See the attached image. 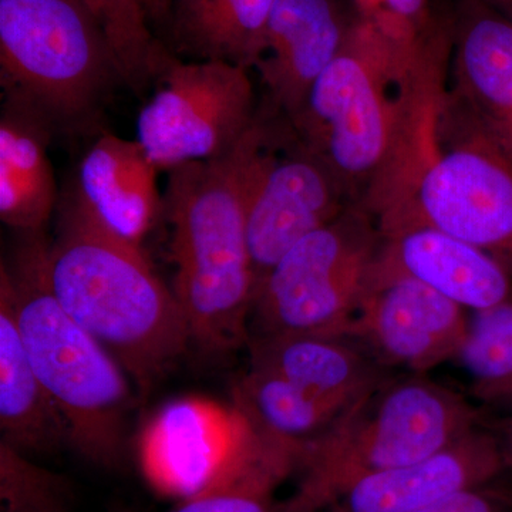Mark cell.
<instances>
[{"label":"cell","mask_w":512,"mask_h":512,"mask_svg":"<svg viewBox=\"0 0 512 512\" xmlns=\"http://www.w3.org/2000/svg\"><path fill=\"white\" fill-rule=\"evenodd\" d=\"M234 396L235 409L256 434L293 454L340 416L284 377L261 367L249 366Z\"/></svg>","instance_id":"cell-22"},{"label":"cell","mask_w":512,"mask_h":512,"mask_svg":"<svg viewBox=\"0 0 512 512\" xmlns=\"http://www.w3.org/2000/svg\"><path fill=\"white\" fill-rule=\"evenodd\" d=\"M380 235L430 227L470 242L512 276V154L458 101L436 92L362 202Z\"/></svg>","instance_id":"cell-2"},{"label":"cell","mask_w":512,"mask_h":512,"mask_svg":"<svg viewBox=\"0 0 512 512\" xmlns=\"http://www.w3.org/2000/svg\"><path fill=\"white\" fill-rule=\"evenodd\" d=\"M500 441L504 451L505 463H507L508 470H512V417L505 426Z\"/></svg>","instance_id":"cell-29"},{"label":"cell","mask_w":512,"mask_h":512,"mask_svg":"<svg viewBox=\"0 0 512 512\" xmlns=\"http://www.w3.org/2000/svg\"><path fill=\"white\" fill-rule=\"evenodd\" d=\"M256 123L224 156L168 171L174 295L191 342L222 355L249 339L258 278L248 242V202L271 151Z\"/></svg>","instance_id":"cell-3"},{"label":"cell","mask_w":512,"mask_h":512,"mask_svg":"<svg viewBox=\"0 0 512 512\" xmlns=\"http://www.w3.org/2000/svg\"><path fill=\"white\" fill-rule=\"evenodd\" d=\"M466 309L412 278L370 281L348 339L384 367L424 375L456 359L468 332Z\"/></svg>","instance_id":"cell-10"},{"label":"cell","mask_w":512,"mask_h":512,"mask_svg":"<svg viewBox=\"0 0 512 512\" xmlns=\"http://www.w3.org/2000/svg\"><path fill=\"white\" fill-rule=\"evenodd\" d=\"M507 470L500 437L477 427L430 456L357 481L322 512H417Z\"/></svg>","instance_id":"cell-13"},{"label":"cell","mask_w":512,"mask_h":512,"mask_svg":"<svg viewBox=\"0 0 512 512\" xmlns=\"http://www.w3.org/2000/svg\"><path fill=\"white\" fill-rule=\"evenodd\" d=\"M478 427L460 394L423 375L384 377L295 453V490L276 512H322L363 478L413 463Z\"/></svg>","instance_id":"cell-5"},{"label":"cell","mask_w":512,"mask_h":512,"mask_svg":"<svg viewBox=\"0 0 512 512\" xmlns=\"http://www.w3.org/2000/svg\"><path fill=\"white\" fill-rule=\"evenodd\" d=\"M52 126L35 107L6 99L0 120V220L25 237L42 234L56 205L47 153Z\"/></svg>","instance_id":"cell-19"},{"label":"cell","mask_w":512,"mask_h":512,"mask_svg":"<svg viewBox=\"0 0 512 512\" xmlns=\"http://www.w3.org/2000/svg\"><path fill=\"white\" fill-rule=\"evenodd\" d=\"M484 2L512 22V0H484Z\"/></svg>","instance_id":"cell-30"},{"label":"cell","mask_w":512,"mask_h":512,"mask_svg":"<svg viewBox=\"0 0 512 512\" xmlns=\"http://www.w3.org/2000/svg\"><path fill=\"white\" fill-rule=\"evenodd\" d=\"M441 37L413 36L357 15L342 49L292 121L309 148L362 198L399 154L423 104L437 90Z\"/></svg>","instance_id":"cell-1"},{"label":"cell","mask_w":512,"mask_h":512,"mask_svg":"<svg viewBox=\"0 0 512 512\" xmlns=\"http://www.w3.org/2000/svg\"><path fill=\"white\" fill-rule=\"evenodd\" d=\"M248 342L251 366L284 377L339 414L387 377L384 367L348 338L268 336Z\"/></svg>","instance_id":"cell-16"},{"label":"cell","mask_w":512,"mask_h":512,"mask_svg":"<svg viewBox=\"0 0 512 512\" xmlns=\"http://www.w3.org/2000/svg\"><path fill=\"white\" fill-rule=\"evenodd\" d=\"M160 86L137 120V140L160 170L214 160L256 123L248 69L168 57Z\"/></svg>","instance_id":"cell-9"},{"label":"cell","mask_w":512,"mask_h":512,"mask_svg":"<svg viewBox=\"0 0 512 512\" xmlns=\"http://www.w3.org/2000/svg\"><path fill=\"white\" fill-rule=\"evenodd\" d=\"M412 278L474 312L512 302V276L483 249L430 227L382 237L375 279Z\"/></svg>","instance_id":"cell-15"},{"label":"cell","mask_w":512,"mask_h":512,"mask_svg":"<svg viewBox=\"0 0 512 512\" xmlns=\"http://www.w3.org/2000/svg\"><path fill=\"white\" fill-rule=\"evenodd\" d=\"M417 512H512V490L471 488Z\"/></svg>","instance_id":"cell-28"},{"label":"cell","mask_w":512,"mask_h":512,"mask_svg":"<svg viewBox=\"0 0 512 512\" xmlns=\"http://www.w3.org/2000/svg\"><path fill=\"white\" fill-rule=\"evenodd\" d=\"M248 423L205 400L168 404L141 439V463L164 494L188 498L214 483L237 453Z\"/></svg>","instance_id":"cell-12"},{"label":"cell","mask_w":512,"mask_h":512,"mask_svg":"<svg viewBox=\"0 0 512 512\" xmlns=\"http://www.w3.org/2000/svg\"><path fill=\"white\" fill-rule=\"evenodd\" d=\"M158 171L140 141L106 134L84 154L77 191L111 232L141 247L163 207Z\"/></svg>","instance_id":"cell-17"},{"label":"cell","mask_w":512,"mask_h":512,"mask_svg":"<svg viewBox=\"0 0 512 512\" xmlns=\"http://www.w3.org/2000/svg\"><path fill=\"white\" fill-rule=\"evenodd\" d=\"M349 198L325 161L303 144L282 157L271 148L248 202V242L258 284L289 249L348 210Z\"/></svg>","instance_id":"cell-11"},{"label":"cell","mask_w":512,"mask_h":512,"mask_svg":"<svg viewBox=\"0 0 512 512\" xmlns=\"http://www.w3.org/2000/svg\"><path fill=\"white\" fill-rule=\"evenodd\" d=\"M357 15H348L342 0H275L264 55L255 69L291 121L338 56Z\"/></svg>","instance_id":"cell-14"},{"label":"cell","mask_w":512,"mask_h":512,"mask_svg":"<svg viewBox=\"0 0 512 512\" xmlns=\"http://www.w3.org/2000/svg\"><path fill=\"white\" fill-rule=\"evenodd\" d=\"M109 37L121 77L134 90L163 70L168 56L148 28V16L137 0H86Z\"/></svg>","instance_id":"cell-25"},{"label":"cell","mask_w":512,"mask_h":512,"mask_svg":"<svg viewBox=\"0 0 512 512\" xmlns=\"http://www.w3.org/2000/svg\"><path fill=\"white\" fill-rule=\"evenodd\" d=\"M275 0H171L174 45L192 60L251 69L265 50Z\"/></svg>","instance_id":"cell-20"},{"label":"cell","mask_w":512,"mask_h":512,"mask_svg":"<svg viewBox=\"0 0 512 512\" xmlns=\"http://www.w3.org/2000/svg\"><path fill=\"white\" fill-rule=\"evenodd\" d=\"M292 473L291 454L252 436L227 471L171 512H276L275 490Z\"/></svg>","instance_id":"cell-23"},{"label":"cell","mask_w":512,"mask_h":512,"mask_svg":"<svg viewBox=\"0 0 512 512\" xmlns=\"http://www.w3.org/2000/svg\"><path fill=\"white\" fill-rule=\"evenodd\" d=\"M365 15L389 19L404 32L414 36H427L433 30L430 0H370Z\"/></svg>","instance_id":"cell-27"},{"label":"cell","mask_w":512,"mask_h":512,"mask_svg":"<svg viewBox=\"0 0 512 512\" xmlns=\"http://www.w3.org/2000/svg\"><path fill=\"white\" fill-rule=\"evenodd\" d=\"M453 96L512 154V22L470 0L457 29Z\"/></svg>","instance_id":"cell-18"},{"label":"cell","mask_w":512,"mask_h":512,"mask_svg":"<svg viewBox=\"0 0 512 512\" xmlns=\"http://www.w3.org/2000/svg\"><path fill=\"white\" fill-rule=\"evenodd\" d=\"M0 73L6 99L53 124L89 119L119 63L86 0H0Z\"/></svg>","instance_id":"cell-7"},{"label":"cell","mask_w":512,"mask_h":512,"mask_svg":"<svg viewBox=\"0 0 512 512\" xmlns=\"http://www.w3.org/2000/svg\"><path fill=\"white\" fill-rule=\"evenodd\" d=\"M456 359L478 399L512 404V302L474 312Z\"/></svg>","instance_id":"cell-24"},{"label":"cell","mask_w":512,"mask_h":512,"mask_svg":"<svg viewBox=\"0 0 512 512\" xmlns=\"http://www.w3.org/2000/svg\"><path fill=\"white\" fill-rule=\"evenodd\" d=\"M15 265L2 264L20 336L43 389L66 430L67 443L94 464L123 456L133 382L109 350L70 318L46 278V248L30 235Z\"/></svg>","instance_id":"cell-6"},{"label":"cell","mask_w":512,"mask_h":512,"mask_svg":"<svg viewBox=\"0 0 512 512\" xmlns=\"http://www.w3.org/2000/svg\"><path fill=\"white\" fill-rule=\"evenodd\" d=\"M2 512H67V507H26Z\"/></svg>","instance_id":"cell-32"},{"label":"cell","mask_w":512,"mask_h":512,"mask_svg":"<svg viewBox=\"0 0 512 512\" xmlns=\"http://www.w3.org/2000/svg\"><path fill=\"white\" fill-rule=\"evenodd\" d=\"M353 3H355L359 12H366V10L369 9L370 0H353Z\"/></svg>","instance_id":"cell-34"},{"label":"cell","mask_w":512,"mask_h":512,"mask_svg":"<svg viewBox=\"0 0 512 512\" xmlns=\"http://www.w3.org/2000/svg\"><path fill=\"white\" fill-rule=\"evenodd\" d=\"M60 215L57 237L46 248L50 291L146 393L191 343L177 298L141 247L111 232L77 188Z\"/></svg>","instance_id":"cell-4"},{"label":"cell","mask_w":512,"mask_h":512,"mask_svg":"<svg viewBox=\"0 0 512 512\" xmlns=\"http://www.w3.org/2000/svg\"><path fill=\"white\" fill-rule=\"evenodd\" d=\"M2 511L26 507H66L62 478L36 466L19 448L0 441Z\"/></svg>","instance_id":"cell-26"},{"label":"cell","mask_w":512,"mask_h":512,"mask_svg":"<svg viewBox=\"0 0 512 512\" xmlns=\"http://www.w3.org/2000/svg\"><path fill=\"white\" fill-rule=\"evenodd\" d=\"M380 247L379 228L360 204L303 238L259 281L249 339L348 338Z\"/></svg>","instance_id":"cell-8"},{"label":"cell","mask_w":512,"mask_h":512,"mask_svg":"<svg viewBox=\"0 0 512 512\" xmlns=\"http://www.w3.org/2000/svg\"><path fill=\"white\" fill-rule=\"evenodd\" d=\"M158 9H160V19L167 18L168 12H170L171 0H157Z\"/></svg>","instance_id":"cell-33"},{"label":"cell","mask_w":512,"mask_h":512,"mask_svg":"<svg viewBox=\"0 0 512 512\" xmlns=\"http://www.w3.org/2000/svg\"><path fill=\"white\" fill-rule=\"evenodd\" d=\"M0 429L20 451L67 443L66 430L20 336L8 282L0 276Z\"/></svg>","instance_id":"cell-21"},{"label":"cell","mask_w":512,"mask_h":512,"mask_svg":"<svg viewBox=\"0 0 512 512\" xmlns=\"http://www.w3.org/2000/svg\"><path fill=\"white\" fill-rule=\"evenodd\" d=\"M137 2L146 10L148 18L160 19V9H158L157 0H137Z\"/></svg>","instance_id":"cell-31"}]
</instances>
